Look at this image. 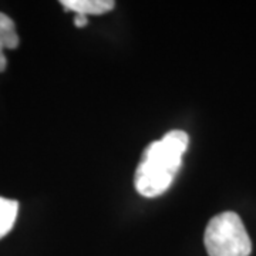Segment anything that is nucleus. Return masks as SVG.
I'll use <instances>...</instances> for the list:
<instances>
[{"label": "nucleus", "mask_w": 256, "mask_h": 256, "mask_svg": "<svg viewBox=\"0 0 256 256\" xmlns=\"http://www.w3.org/2000/svg\"><path fill=\"white\" fill-rule=\"evenodd\" d=\"M188 146V134L181 130H172L146 146L134 176L138 194L146 198L162 195L178 174Z\"/></svg>", "instance_id": "nucleus-1"}, {"label": "nucleus", "mask_w": 256, "mask_h": 256, "mask_svg": "<svg viewBox=\"0 0 256 256\" xmlns=\"http://www.w3.org/2000/svg\"><path fill=\"white\" fill-rule=\"evenodd\" d=\"M210 256H249L252 242L235 212H222L210 220L204 236Z\"/></svg>", "instance_id": "nucleus-2"}, {"label": "nucleus", "mask_w": 256, "mask_h": 256, "mask_svg": "<svg viewBox=\"0 0 256 256\" xmlns=\"http://www.w3.org/2000/svg\"><path fill=\"white\" fill-rule=\"evenodd\" d=\"M18 46V34L13 20L0 12V73L6 70L8 58L4 56L6 50H13Z\"/></svg>", "instance_id": "nucleus-3"}, {"label": "nucleus", "mask_w": 256, "mask_h": 256, "mask_svg": "<svg viewBox=\"0 0 256 256\" xmlns=\"http://www.w3.org/2000/svg\"><path fill=\"white\" fill-rule=\"evenodd\" d=\"M62 6L66 10L77 14H104L114 9L116 3L112 0H63Z\"/></svg>", "instance_id": "nucleus-4"}, {"label": "nucleus", "mask_w": 256, "mask_h": 256, "mask_svg": "<svg viewBox=\"0 0 256 256\" xmlns=\"http://www.w3.org/2000/svg\"><path fill=\"white\" fill-rule=\"evenodd\" d=\"M18 214V202L0 196V239L4 238L14 226Z\"/></svg>", "instance_id": "nucleus-5"}, {"label": "nucleus", "mask_w": 256, "mask_h": 256, "mask_svg": "<svg viewBox=\"0 0 256 256\" xmlns=\"http://www.w3.org/2000/svg\"><path fill=\"white\" fill-rule=\"evenodd\" d=\"M87 23H88V18H87V16L77 14V16L74 18V24H76L77 28H84V26H87Z\"/></svg>", "instance_id": "nucleus-6"}]
</instances>
